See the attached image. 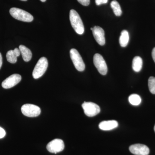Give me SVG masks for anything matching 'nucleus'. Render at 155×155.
Segmentation results:
<instances>
[{"label": "nucleus", "mask_w": 155, "mask_h": 155, "mask_svg": "<svg viewBox=\"0 0 155 155\" xmlns=\"http://www.w3.org/2000/svg\"><path fill=\"white\" fill-rule=\"evenodd\" d=\"M69 19L72 28L79 35L83 34L84 31L83 22L78 13L75 10H70Z\"/></svg>", "instance_id": "nucleus-1"}, {"label": "nucleus", "mask_w": 155, "mask_h": 155, "mask_svg": "<svg viewBox=\"0 0 155 155\" xmlns=\"http://www.w3.org/2000/svg\"><path fill=\"white\" fill-rule=\"evenodd\" d=\"M10 13L15 19L23 22H31L34 19L33 16L29 13L18 8H12L10 9Z\"/></svg>", "instance_id": "nucleus-2"}, {"label": "nucleus", "mask_w": 155, "mask_h": 155, "mask_svg": "<svg viewBox=\"0 0 155 155\" xmlns=\"http://www.w3.org/2000/svg\"><path fill=\"white\" fill-rule=\"evenodd\" d=\"M48 61L45 57H42L39 60L34 69L32 76L35 79H38L45 74L48 67Z\"/></svg>", "instance_id": "nucleus-3"}, {"label": "nucleus", "mask_w": 155, "mask_h": 155, "mask_svg": "<svg viewBox=\"0 0 155 155\" xmlns=\"http://www.w3.org/2000/svg\"><path fill=\"white\" fill-rule=\"evenodd\" d=\"M70 56L76 69L80 72L83 71L85 69V64L77 50L74 48L71 49Z\"/></svg>", "instance_id": "nucleus-4"}, {"label": "nucleus", "mask_w": 155, "mask_h": 155, "mask_svg": "<svg viewBox=\"0 0 155 155\" xmlns=\"http://www.w3.org/2000/svg\"><path fill=\"white\" fill-rule=\"evenodd\" d=\"M21 112L24 116L29 117H35L41 114V110L38 106L31 104H25L21 107Z\"/></svg>", "instance_id": "nucleus-5"}, {"label": "nucleus", "mask_w": 155, "mask_h": 155, "mask_svg": "<svg viewBox=\"0 0 155 155\" xmlns=\"http://www.w3.org/2000/svg\"><path fill=\"white\" fill-rule=\"evenodd\" d=\"M82 107L84 114L88 117H94L101 112L99 106L91 102H84L82 104Z\"/></svg>", "instance_id": "nucleus-6"}, {"label": "nucleus", "mask_w": 155, "mask_h": 155, "mask_svg": "<svg viewBox=\"0 0 155 155\" xmlns=\"http://www.w3.org/2000/svg\"><path fill=\"white\" fill-rule=\"evenodd\" d=\"M93 61L95 66L100 74L106 75L108 71L107 66L102 56L99 54H95Z\"/></svg>", "instance_id": "nucleus-7"}, {"label": "nucleus", "mask_w": 155, "mask_h": 155, "mask_svg": "<svg viewBox=\"0 0 155 155\" xmlns=\"http://www.w3.org/2000/svg\"><path fill=\"white\" fill-rule=\"evenodd\" d=\"M65 147L63 140L60 139H55L50 142L47 146V149L50 153H57L61 152Z\"/></svg>", "instance_id": "nucleus-8"}, {"label": "nucleus", "mask_w": 155, "mask_h": 155, "mask_svg": "<svg viewBox=\"0 0 155 155\" xmlns=\"http://www.w3.org/2000/svg\"><path fill=\"white\" fill-rule=\"evenodd\" d=\"M22 77L19 74H14L7 78L2 83V86L5 89L11 88L21 81Z\"/></svg>", "instance_id": "nucleus-9"}, {"label": "nucleus", "mask_w": 155, "mask_h": 155, "mask_svg": "<svg viewBox=\"0 0 155 155\" xmlns=\"http://www.w3.org/2000/svg\"><path fill=\"white\" fill-rule=\"evenodd\" d=\"M130 153L135 155H148L150 149L144 144H135L130 146L129 148Z\"/></svg>", "instance_id": "nucleus-10"}, {"label": "nucleus", "mask_w": 155, "mask_h": 155, "mask_svg": "<svg viewBox=\"0 0 155 155\" xmlns=\"http://www.w3.org/2000/svg\"><path fill=\"white\" fill-rule=\"evenodd\" d=\"M92 33L95 39L99 45L103 46L105 44L104 31L101 27L95 26L93 27Z\"/></svg>", "instance_id": "nucleus-11"}, {"label": "nucleus", "mask_w": 155, "mask_h": 155, "mask_svg": "<svg viewBox=\"0 0 155 155\" xmlns=\"http://www.w3.org/2000/svg\"><path fill=\"white\" fill-rule=\"evenodd\" d=\"M118 126V122L116 120H109L101 122L99 125L100 129L103 130H110Z\"/></svg>", "instance_id": "nucleus-12"}, {"label": "nucleus", "mask_w": 155, "mask_h": 155, "mask_svg": "<svg viewBox=\"0 0 155 155\" xmlns=\"http://www.w3.org/2000/svg\"><path fill=\"white\" fill-rule=\"evenodd\" d=\"M20 55V51L18 48H16L14 50H10L6 54L7 61L11 64H15L17 62V57Z\"/></svg>", "instance_id": "nucleus-13"}, {"label": "nucleus", "mask_w": 155, "mask_h": 155, "mask_svg": "<svg viewBox=\"0 0 155 155\" xmlns=\"http://www.w3.org/2000/svg\"><path fill=\"white\" fill-rule=\"evenodd\" d=\"M19 49L22 54V58L25 62H28L31 60L32 53L28 48L23 45H20Z\"/></svg>", "instance_id": "nucleus-14"}, {"label": "nucleus", "mask_w": 155, "mask_h": 155, "mask_svg": "<svg viewBox=\"0 0 155 155\" xmlns=\"http://www.w3.org/2000/svg\"><path fill=\"white\" fill-rule=\"evenodd\" d=\"M129 34L127 30H124L121 32V35L119 38V44L122 47L127 46L129 42Z\"/></svg>", "instance_id": "nucleus-15"}, {"label": "nucleus", "mask_w": 155, "mask_h": 155, "mask_svg": "<svg viewBox=\"0 0 155 155\" xmlns=\"http://www.w3.org/2000/svg\"><path fill=\"white\" fill-rule=\"evenodd\" d=\"M143 61L142 58L139 56L134 58L132 61V68L136 72H139L142 68Z\"/></svg>", "instance_id": "nucleus-16"}, {"label": "nucleus", "mask_w": 155, "mask_h": 155, "mask_svg": "<svg viewBox=\"0 0 155 155\" xmlns=\"http://www.w3.org/2000/svg\"><path fill=\"white\" fill-rule=\"evenodd\" d=\"M110 5L116 16L117 17L121 16L122 14V10L119 3L117 1L115 0L112 1L111 2Z\"/></svg>", "instance_id": "nucleus-17"}, {"label": "nucleus", "mask_w": 155, "mask_h": 155, "mask_svg": "<svg viewBox=\"0 0 155 155\" xmlns=\"http://www.w3.org/2000/svg\"><path fill=\"white\" fill-rule=\"evenodd\" d=\"M128 101L132 105L138 106L141 102V98L138 94H132L128 97Z\"/></svg>", "instance_id": "nucleus-18"}, {"label": "nucleus", "mask_w": 155, "mask_h": 155, "mask_svg": "<svg viewBox=\"0 0 155 155\" xmlns=\"http://www.w3.org/2000/svg\"><path fill=\"white\" fill-rule=\"evenodd\" d=\"M148 87L150 92L155 94V78L151 76L148 79Z\"/></svg>", "instance_id": "nucleus-19"}, {"label": "nucleus", "mask_w": 155, "mask_h": 155, "mask_svg": "<svg viewBox=\"0 0 155 155\" xmlns=\"http://www.w3.org/2000/svg\"><path fill=\"white\" fill-rule=\"evenodd\" d=\"M78 2L80 3L82 5L87 6L89 5L90 2V0H77Z\"/></svg>", "instance_id": "nucleus-20"}, {"label": "nucleus", "mask_w": 155, "mask_h": 155, "mask_svg": "<svg viewBox=\"0 0 155 155\" xmlns=\"http://www.w3.org/2000/svg\"><path fill=\"white\" fill-rule=\"evenodd\" d=\"M108 0H95L96 4L97 5H100L102 4H106L107 3Z\"/></svg>", "instance_id": "nucleus-21"}, {"label": "nucleus", "mask_w": 155, "mask_h": 155, "mask_svg": "<svg viewBox=\"0 0 155 155\" xmlns=\"http://www.w3.org/2000/svg\"><path fill=\"white\" fill-rule=\"evenodd\" d=\"M5 131L3 128L0 127V139L3 138V137H5Z\"/></svg>", "instance_id": "nucleus-22"}, {"label": "nucleus", "mask_w": 155, "mask_h": 155, "mask_svg": "<svg viewBox=\"0 0 155 155\" xmlns=\"http://www.w3.org/2000/svg\"><path fill=\"white\" fill-rule=\"evenodd\" d=\"M152 56L153 60L155 63V47L153 49L152 52Z\"/></svg>", "instance_id": "nucleus-23"}, {"label": "nucleus", "mask_w": 155, "mask_h": 155, "mask_svg": "<svg viewBox=\"0 0 155 155\" xmlns=\"http://www.w3.org/2000/svg\"><path fill=\"white\" fill-rule=\"evenodd\" d=\"M2 54L0 53V69L2 65Z\"/></svg>", "instance_id": "nucleus-24"}, {"label": "nucleus", "mask_w": 155, "mask_h": 155, "mask_svg": "<svg viewBox=\"0 0 155 155\" xmlns=\"http://www.w3.org/2000/svg\"><path fill=\"white\" fill-rule=\"evenodd\" d=\"M41 1V2H45L46 1V0H40Z\"/></svg>", "instance_id": "nucleus-25"}, {"label": "nucleus", "mask_w": 155, "mask_h": 155, "mask_svg": "<svg viewBox=\"0 0 155 155\" xmlns=\"http://www.w3.org/2000/svg\"><path fill=\"white\" fill-rule=\"evenodd\" d=\"M93 29V28H91V30L92 31Z\"/></svg>", "instance_id": "nucleus-26"}, {"label": "nucleus", "mask_w": 155, "mask_h": 155, "mask_svg": "<svg viewBox=\"0 0 155 155\" xmlns=\"http://www.w3.org/2000/svg\"><path fill=\"white\" fill-rule=\"evenodd\" d=\"M21 1H27V0H21Z\"/></svg>", "instance_id": "nucleus-27"}, {"label": "nucleus", "mask_w": 155, "mask_h": 155, "mask_svg": "<svg viewBox=\"0 0 155 155\" xmlns=\"http://www.w3.org/2000/svg\"><path fill=\"white\" fill-rule=\"evenodd\" d=\"M154 129L155 132V125L154 126Z\"/></svg>", "instance_id": "nucleus-28"}]
</instances>
